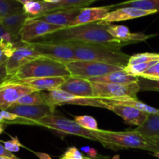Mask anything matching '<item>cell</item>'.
<instances>
[{"label":"cell","instance_id":"1f68e13d","mask_svg":"<svg viewBox=\"0 0 159 159\" xmlns=\"http://www.w3.org/2000/svg\"><path fill=\"white\" fill-rule=\"evenodd\" d=\"M75 121L77 124H79L81 127H82L83 128L87 129V130H99L97 122H96V119L93 118V116H87V115H85V116H78L75 118Z\"/></svg>","mask_w":159,"mask_h":159},{"label":"cell","instance_id":"f35d334b","mask_svg":"<svg viewBox=\"0 0 159 159\" xmlns=\"http://www.w3.org/2000/svg\"><path fill=\"white\" fill-rule=\"evenodd\" d=\"M0 113H1L2 116L4 119V121H9V122L10 121H14L19 117L17 115L12 113H9V112L6 111V110L5 111H0Z\"/></svg>","mask_w":159,"mask_h":159},{"label":"cell","instance_id":"7a4b0ae2","mask_svg":"<svg viewBox=\"0 0 159 159\" xmlns=\"http://www.w3.org/2000/svg\"><path fill=\"white\" fill-rule=\"evenodd\" d=\"M76 61H89L109 65L127 66L130 56L122 51V47L107 43H74Z\"/></svg>","mask_w":159,"mask_h":159},{"label":"cell","instance_id":"836d02e7","mask_svg":"<svg viewBox=\"0 0 159 159\" xmlns=\"http://www.w3.org/2000/svg\"><path fill=\"white\" fill-rule=\"evenodd\" d=\"M141 78L149 79V80L159 81V61L151 67L145 72L143 73L141 75Z\"/></svg>","mask_w":159,"mask_h":159},{"label":"cell","instance_id":"4fadbf2b","mask_svg":"<svg viewBox=\"0 0 159 159\" xmlns=\"http://www.w3.org/2000/svg\"><path fill=\"white\" fill-rule=\"evenodd\" d=\"M63 28L61 26L48 23L43 20L29 17L20 32V41L30 43L47 34H51Z\"/></svg>","mask_w":159,"mask_h":159},{"label":"cell","instance_id":"e0dca14e","mask_svg":"<svg viewBox=\"0 0 159 159\" xmlns=\"http://www.w3.org/2000/svg\"><path fill=\"white\" fill-rule=\"evenodd\" d=\"M107 31L115 38L123 40V41L128 42L130 44L141 41H145L148 39L158 35V34L148 35L141 32L132 33L130 32V29L127 26H123V25H114L111 23L109 24Z\"/></svg>","mask_w":159,"mask_h":159},{"label":"cell","instance_id":"f1b7e54d","mask_svg":"<svg viewBox=\"0 0 159 159\" xmlns=\"http://www.w3.org/2000/svg\"><path fill=\"white\" fill-rule=\"evenodd\" d=\"M23 11L29 17H37L41 15L44 9V2L41 0H33L23 5Z\"/></svg>","mask_w":159,"mask_h":159},{"label":"cell","instance_id":"ab89813d","mask_svg":"<svg viewBox=\"0 0 159 159\" xmlns=\"http://www.w3.org/2000/svg\"><path fill=\"white\" fill-rule=\"evenodd\" d=\"M81 150L83 152L86 153L87 155H89V156L90 157V158H95L97 155V152H96V149H94L93 148L89 147V146H85V147H82L81 148Z\"/></svg>","mask_w":159,"mask_h":159},{"label":"cell","instance_id":"d590c367","mask_svg":"<svg viewBox=\"0 0 159 159\" xmlns=\"http://www.w3.org/2000/svg\"><path fill=\"white\" fill-rule=\"evenodd\" d=\"M64 158H72V159H83L85 157L82 155V154L75 147L68 148L65 152L63 155Z\"/></svg>","mask_w":159,"mask_h":159},{"label":"cell","instance_id":"2e32d148","mask_svg":"<svg viewBox=\"0 0 159 159\" xmlns=\"http://www.w3.org/2000/svg\"><path fill=\"white\" fill-rule=\"evenodd\" d=\"M109 106H110L109 110L120 116L126 124L136 126L137 127L142 126L146 122L148 116V113H144L132 107L124 105Z\"/></svg>","mask_w":159,"mask_h":159},{"label":"cell","instance_id":"f6af8a7d","mask_svg":"<svg viewBox=\"0 0 159 159\" xmlns=\"http://www.w3.org/2000/svg\"><path fill=\"white\" fill-rule=\"evenodd\" d=\"M4 130V124H0V134H2Z\"/></svg>","mask_w":159,"mask_h":159},{"label":"cell","instance_id":"5bb4252c","mask_svg":"<svg viewBox=\"0 0 159 159\" xmlns=\"http://www.w3.org/2000/svg\"><path fill=\"white\" fill-rule=\"evenodd\" d=\"M59 89L79 97L96 98L93 94L92 82L88 79L68 76Z\"/></svg>","mask_w":159,"mask_h":159},{"label":"cell","instance_id":"9c48e42d","mask_svg":"<svg viewBox=\"0 0 159 159\" xmlns=\"http://www.w3.org/2000/svg\"><path fill=\"white\" fill-rule=\"evenodd\" d=\"M38 91L17 79L7 78L0 83V110L5 111L26 95Z\"/></svg>","mask_w":159,"mask_h":159},{"label":"cell","instance_id":"52a82bcc","mask_svg":"<svg viewBox=\"0 0 159 159\" xmlns=\"http://www.w3.org/2000/svg\"><path fill=\"white\" fill-rule=\"evenodd\" d=\"M40 57L67 65L76 61L74 45L71 42H30Z\"/></svg>","mask_w":159,"mask_h":159},{"label":"cell","instance_id":"ac0fdd59","mask_svg":"<svg viewBox=\"0 0 159 159\" xmlns=\"http://www.w3.org/2000/svg\"><path fill=\"white\" fill-rule=\"evenodd\" d=\"M156 13L153 11H146L132 7H121L116 10L111 11L107 17L102 21L107 23H112L114 22L125 21V20H133V19L141 18L146 16Z\"/></svg>","mask_w":159,"mask_h":159},{"label":"cell","instance_id":"d4e9b609","mask_svg":"<svg viewBox=\"0 0 159 159\" xmlns=\"http://www.w3.org/2000/svg\"><path fill=\"white\" fill-rule=\"evenodd\" d=\"M114 7H132L146 11L159 12V0H130L119 4L113 5Z\"/></svg>","mask_w":159,"mask_h":159},{"label":"cell","instance_id":"8fae6325","mask_svg":"<svg viewBox=\"0 0 159 159\" xmlns=\"http://www.w3.org/2000/svg\"><path fill=\"white\" fill-rule=\"evenodd\" d=\"M94 97L100 99L130 97L138 99V93L140 92L138 82L130 84L105 83L92 82Z\"/></svg>","mask_w":159,"mask_h":159},{"label":"cell","instance_id":"c3c4849f","mask_svg":"<svg viewBox=\"0 0 159 159\" xmlns=\"http://www.w3.org/2000/svg\"><path fill=\"white\" fill-rule=\"evenodd\" d=\"M153 155L155 157H156V158H158L159 159V152H156V153H154Z\"/></svg>","mask_w":159,"mask_h":159},{"label":"cell","instance_id":"74e56055","mask_svg":"<svg viewBox=\"0 0 159 159\" xmlns=\"http://www.w3.org/2000/svg\"><path fill=\"white\" fill-rule=\"evenodd\" d=\"M2 41H11L13 42L10 34L7 32L3 25L0 21V42Z\"/></svg>","mask_w":159,"mask_h":159},{"label":"cell","instance_id":"8d00e7d4","mask_svg":"<svg viewBox=\"0 0 159 159\" xmlns=\"http://www.w3.org/2000/svg\"><path fill=\"white\" fill-rule=\"evenodd\" d=\"M149 144V152H159V138H145Z\"/></svg>","mask_w":159,"mask_h":159},{"label":"cell","instance_id":"83f0119b","mask_svg":"<svg viewBox=\"0 0 159 159\" xmlns=\"http://www.w3.org/2000/svg\"><path fill=\"white\" fill-rule=\"evenodd\" d=\"M15 104L25 106H38L45 104V102L42 96L41 91H36L21 97L16 102Z\"/></svg>","mask_w":159,"mask_h":159},{"label":"cell","instance_id":"cb8c5ba5","mask_svg":"<svg viewBox=\"0 0 159 159\" xmlns=\"http://www.w3.org/2000/svg\"><path fill=\"white\" fill-rule=\"evenodd\" d=\"M135 130L144 138H159V115L148 114L146 122Z\"/></svg>","mask_w":159,"mask_h":159},{"label":"cell","instance_id":"484cf974","mask_svg":"<svg viewBox=\"0 0 159 159\" xmlns=\"http://www.w3.org/2000/svg\"><path fill=\"white\" fill-rule=\"evenodd\" d=\"M24 12L23 5L16 0H0V19Z\"/></svg>","mask_w":159,"mask_h":159},{"label":"cell","instance_id":"ba28073f","mask_svg":"<svg viewBox=\"0 0 159 159\" xmlns=\"http://www.w3.org/2000/svg\"><path fill=\"white\" fill-rule=\"evenodd\" d=\"M66 67L71 74V76L84 79L99 77L124 69V67L118 65L89 61H76L67 64Z\"/></svg>","mask_w":159,"mask_h":159},{"label":"cell","instance_id":"30bf717a","mask_svg":"<svg viewBox=\"0 0 159 159\" xmlns=\"http://www.w3.org/2000/svg\"><path fill=\"white\" fill-rule=\"evenodd\" d=\"M38 126H43L47 128L52 129L62 133L76 135L92 141H97V139L93 134V130L83 128L75 120L55 116L54 114L49 115L40 120L38 122Z\"/></svg>","mask_w":159,"mask_h":159},{"label":"cell","instance_id":"ffe728a7","mask_svg":"<svg viewBox=\"0 0 159 159\" xmlns=\"http://www.w3.org/2000/svg\"><path fill=\"white\" fill-rule=\"evenodd\" d=\"M28 18L29 16L25 12H22L8 16L1 20L2 24L10 34L12 40L15 43L20 40V32Z\"/></svg>","mask_w":159,"mask_h":159},{"label":"cell","instance_id":"7402d4cb","mask_svg":"<svg viewBox=\"0 0 159 159\" xmlns=\"http://www.w3.org/2000/svg\"><path fill=\"white\" fill-rule=\"evenodd\" d=\"M67 77H45L23 79V83L32 86L38 91H51L57 89L66 81Z\"/></svg>","mask_w":159,"mask_h":159},{"label":"cell","instance_id":"7bdbcfd3","mask_svg":"<svg viewBox=\"0 0 159 159\" xmlns=\"http://www.w3.org/2000/svg\"><path fill=\"white\" fill-rule=\"evenodd\" d=\"M41 1L47 3H51V4H54V3H57L61 2V0H41Z\"/></svg>","mask_w":159,"mask_h":159},{"label":"cell","instance_id":"f907efd6","mask_svg":"<svg viewBox=\"0 0 159 159\" xmlns=\"http://www.w3.org/2000/svg\"><path fill=\"white\" fill-rule=\"evenodd\" d=\"M0 21H1V19H0Z\"/></svg>","mask_w":159,"mask_h":159},{"label":"cell","instance_id":"9a60e30c","mask_svg":"<svg viewBox=\"0 0 159 159\" xmlns=\"http://www.w3.org/2000/svg\"><path fill=\"white\" fill-rule=\"evenodd\" d=\"M113 8H114L113 5L99 6V7L84 8L81 9L75 20L71 23L69 26H75L102 21L108 16Z\"/></svg>","mask_w":159,"mask_h":159},{"label":"cell","instance_id":"603a6c76","mask_svg":"<svg viewBox=\"0 0 159 159\" xmlns=\"http://www.w3.org/2000/svg\"><path fill=\"white\" fill-rule=\"evenodd\" d=\"M91 82H105V83H116V84H130L138 82L139 77L130 75L126 73L124 70L114 71L105 75L99 77L93 78L88 79Z\"/></svg>","mask_w":159,"mask_h":159},{"label":"cell","instance_id":"6da1fadb","mask_svg":"<svg viewBox=\"0 0 159 159\" xmlns=\"http://www.w3.org/2000/svg\"><path fill=\"white\" fill-rule=\"evenodd\" d=\"M110 23L103 21L69 26L47 34L32 42H74V43H96L113 44L124 47L128 42L118 40L107 31Z\"/></svg>","mask_w":159,"mask_h":159},{"label":"cell","instance_id":"681fc988","mask_svg":"<svg viewBox=\"0 0 159 159\" xmlns=\"http://www.w3.org/2000/svg\"><path fill=\"white\" fill-rule=\"evenodd\" d=\"M60 159H72V158H64V157H62V158H61ZM83 159H92V158H88V157H85Z\"/></svg>","mask_w":159,"mask_h":159},{"label":"cell","instance_id":"4dcf8cb0","mask_svg":"<svg viewBox=\"0 0 159 159\" xmlns=\"http://www.w3.org/2000/svg\"><path fill=\"white\" fill-rule=\"evenodd\" d=\"M159 61V54L156 53H141V54H134L130 56L127 65H138L145 62Z\"/></svg>","mask_w":159,"mask_h":159},{"label":"cell","instance_id":"7c38bea8","mask_svg":"<svg viewBox=\"0 0 159 159\" xmlns=\"http://www.w3.org/2000/svg\"><path fill=\"white\" fill-rule=\"evenodd\" d=\"M39 57L40 56L35 50L34 43L20 40L16 42L15 51L6 65L8 78L14 76L20 68Z\"/></svg>","mask_w":159,"mask_h":159},{"label":"cell","instance_id":"e575fe53","mask_svg":"<svg viewBox=\"0 0 159 159\" xmlns=\"http://www.w3.org/2000/svg\"><path fill=\"white\" fill-rule=\"evenodd\" d=\"M2 142H3V144H4V147L6 148V149H7L10 152H19L20 147H22V144H20L17 137L11 138L10 141H2Z\"/></svg>","mask_w":159,"mask_h":159},{"label":"cell","instance_id":"277c9868","mask_svg":"<svg viewBox=\"0 0 159 159\" xmlns=\"http://www.w3.org/2000/svg\"><path fill=\"white\" fill-rule=\"evenodd\" d=\"M71 74L66 65L40 57L20 68L12 79L23 80L45 77H68Z\"/></svg>","mask_w":159,"mask_h":159},{"label":"cell","instance_id":"ee69618b","mask_svg":"<svg viewBox=\"0 0 159 159\" xmlns=\"http://www.w3.org/2000/svg\"><path fill=\"white\" fill-rule=\"evenodd\" d=\"M16 1L19 2L21 3L22 5H23V4H25V3L28 2H30V1H33V0H16Z\"/></svg>","mask_w":159,"mask_h":159},{"label":"cell","instance_id":"b9f144b4","mask_svg":"<svg viewBox=\"0 0 159 159\" xmlns=\"http://www.w3.org/2000/svg\"><path fill=\"white\" fill-rule=\"evenodd\" d=\"M8 78L7 72H6V65L4 66H0V83L4 82Z\"/></svg>","mask_w":159,"mask_h":159},{"label":"cell","instance_id":"7dc6e473","mask_svg":"<svg viewBox=\"0 0 159 159\" xmlns=\"http://www.w3.org/2000/svg\"><path fill=\"white\" fill-rule=\"evenodd\" d=\"M4 122V119L2 118V116L1 113H0V124H2V123Z\"/></svg>","mask_w":159,"mask_h":159},{"label":"cell","instance_id":"d6a6232c","mask_svg":"<svg viewBox=\"0 0 159 159\" xmlns=\"http://www.w3.org/2000/svg\"><path fill=\"white\" fill-rule=\"evenodd\" d=\"M138 85H139L140 92H159V81L149 80V79L139 77Z\"/></svg>","mask_w":159,"mask_h":159},{"label":"cell","instance_id":"5b68a950","mask_svg":"<svg viewBox=\"0 0 159 159\" xmlns=\"http://www.w3.org/2000/svg\"><path fill=\"white\" fill-rule=\"evenodd\" d=\"M42 96L45 103L56 108L57 106L78 105L89 106L98 108L110 109V106L104 102L100 98H84L74 96L70 93L59 89L51 91H41Z\"/></svg>","mask_w":159,"mask_h":159},{"label":"cell","instance_id":"8992f818","mask_svg":"<svg viewBox=\"0 0 159 159\" xmlns=\"http://www.w3.org/2000/svg\"><path fill=\"white\" fill-rule=\"evenodd\" d=\"M6 111L14 113L19 116L14 121H4L6 124H27V125H37L38 122L45 116L54 113L55 108L48 105L42 104L38 106H25L13 104Z\"/></svg>","mask_w":159,"mask_h":159},{"label":"cell","instance_id":"bcb514c9","mask_svg":"<svg viewBox=\"0 0 159 159\" xmlns=\"http://www.w3.org/2000/svg\"><path fill=\"white\" fill-rule=\"evenodd\" d=\"M0 159H12V158H9V157H6V156H0ZM16 159H20V158H16Z\"/></svg>","mask_w":159,"mask_h":159},{"label":"cell","instance_id":"4316f807","mask_svg":"<svg viewBox=\"0 0 159 159\" xmlns=\"http://www.w3.org/2000/svg\"><path fill=\"white\" fill-rule=\"evenodd\" d=\"M16 48V42H0V66L6 65Z\"/></svg>","mask_w":159,"mask_h":159},{"label":"cell","instance_id":"44dd1931","mask_svg":"<svg viewBox=\"0 0 159 159\" xmlns=\"http://www.w3.org/2000/svg\"><path fill=\"white\" fill-rule=\"evenodd\" d=\"M96 1L97 0H61L59 2L54 3V4L44 2V9H43V12L41 15L56 12V11L82 9L86 8L87 6L92 4Z\"/></svg>","mask_w":159,"mask_h":159},{"label":"cell","instance_id":"f546056e","mask_svg":"<svg viewBox=\"0 0 159 159\" xmlns=\"http://www.w3.org/2000/svg\"><path fill=\"white\" fill-rule=\"evenodd\" d=\"M158 61H153L145 62V63H141L138 64V65H127L124 68V71L128 75H130L141 77L143 73L145 72L147 70H148L151 67L153 66L154 65H155Z\"/></svg>","mask_w":159,"mask_h":159},{"label":"cell","instance_id":"d6986e66","mask_svg":"<svg viewBox=\"0 0 159 159\" xmlns=\"http://www.w3.org/2000/svg\"><path fill=\"white\" fill-rule=\"evenodd\" d=\"M81 9L78 10H66V11H56V12H49L43 14L37 17H31L33 19L43 20L51 24L61 27H68L71 23L75 20L77 16L80 12Z\"/></svg>","mask_w":159,"mask_h":159},{"label":"cell","instance_id":"60d3db41","mask_svg":"<svg viewBox=\"0 0 159 159\" xmlns=\"http://www.w3.org/2000/svg\"><path fill=\"white\" fill-rule=\"evenodd\" d=\"M0 156H6L9 157V158H11L12 159H16L18 157L16 156L15 155L12 154V152H10L9 151H8L7 149H6V148L4 147V145L0 143Z\"/></svg>","mask_w":159,"mask_h":159},{"label":"cell","instance_id":"3957f363","mask_svg":"<svg viewBox=\"0 0 159 159\" xmlns=\"http://www.w3.org/2000/svg\"><path fill=\"white\" fill-rule=\"evenodd\" d=\"M97 141L104 147L113 150L137 148L149 150L147 139L135 130L128 131H110V130H93Z\"/></svg>","mask_w":159,"mask_h":159}]
</instances>
